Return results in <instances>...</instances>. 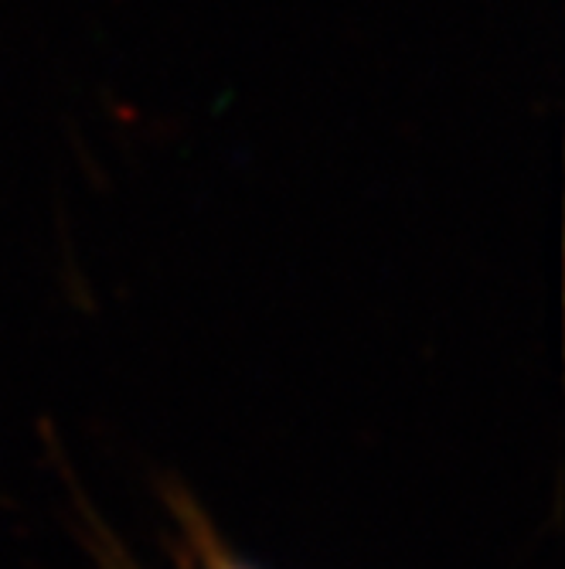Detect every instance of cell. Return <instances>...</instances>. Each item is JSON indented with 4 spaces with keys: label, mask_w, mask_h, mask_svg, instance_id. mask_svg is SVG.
Here are the masks:
<instances>
[{
    "label": "cell",
    "mask_w": 565,
    "mask_h": 569,
    "mask_svg": "<svg viewBox=\"0 0 565 569\" xmlns=\"http://www.w3.org/2000/svg\"><path fill=\"white\" fill-rule=\"evenodd\" d=\"M215 569H245V566H242V562H229V559H219V562H215Z\"/></svg>",
    "instance_id": "1"
}]
</instances>
